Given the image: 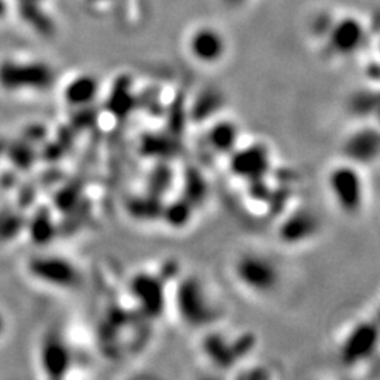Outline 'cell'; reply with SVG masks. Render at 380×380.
<instances>
[{
  "label": "cell",
  "instance_id": "1",
  "mask_svg": "<svg viewBox=\"0 0 380 380\" xmlns=\"http://www.w3.org/2000/svg\"><path fill=\"white\" fill-rule=\"evenodd\" d=\"M173 306L179 320L190 329H207L217 317L212 295L196 275H186L178 281Z\"/></svg>",
  "mask_w": 380,
  "mask_h": 380
},
{
  "label": "cell",
  "instance_id": "5",
  "mask_svg": "<svg viewBox=\"0 0 380 380\" xmlns=\"http://www.w3.org/2000/svg\"><path fill=\"white\" fill-rule=\"evenodd\" d=\"M128 295L145 317L158 320L164 316L168 290L165 281L159 275L148 271L134 274L128 282Z\"/></svg>",
  "mask_w": 380,
  "mask_h": 380
},
{
  "label": "cell",
  "instance_id": "2",
  "mask_svg": "<svg viewBox=\"0 0 380 380\" xmlns=\"http://www.w3.org/2000/svg\"><path fill=\"white\" fill-rule=\"evenodd\" d=\"M327 189L337 209L347 216H357L365 206L367 183L362 171L348 161L329 171Z\"/></svg>",
  "mask_w": 380,
  "mask_h": 380
},
{
  "label": "cell",
  "instance_id": "12",
  "mask_svg": "<svg viewBox=\"0 0 380 380\" xmlns=\"http://www.w3.org/2000/svg\"><path fill=\"white\" fill-rule=\"evenodd\" d=\"M364 39L362 25L354 18H345L344 21L334 25L331 31V45L338 54H351Z\"/></svg>",
  "mask_w": 380,
  "mask_h": 380
},
{
  "label": "cell",
  "instance_id": "14",
  "mask_svg": "<svg viewBox=\"0 0 380 380\" xmlns=\"http://www.w3.org/2000/svg\"><path fill=\"white\" fill-rule=\"evenodd\" d=\"M99 92V83L89 75H82L69 83L66 89V99L75 106L90 104Z\"/></svg>",
  "mask_w": 380,
  "mask_h": 380
},
{
  "label": "cell",
  "instance_id": "4",
  "mask_svg": "<svg viewBox=\"0 0 380 380\" xmlns=\"http://www.w3.org/2000/svg\"><path fill=\"white\" fill-rule=\"evenodd\" d=\"M227 158L230 173L247 183L266 179L274 164L269 145L261 141L240 144Z\"/></svg>",
  "mask_w": 380,
  "mask_h": 380
},
{
  "label": "cell",
  "instance_id": "16",
  "mask_svg": "<svg viewBox=\"0 0 380 380\" xmlns=\"http://www.w3.org/2000/svg\"><path fill=\"white\" fill-rule=\"evenodd\" d=\"M374 99H376V96ZM371 100L372 99H371V94L369 93H360V94H357V97L353 102V110L357 114L368 116L371 113Z\"/></svg>",
  "mask_w": 380,
  "mask_h": 380
},
{
  "label": "cell",
  "instance_id": "9",
  "mask_svg": "<svg viewBox=\"0 0 380 380\" xmlns=\"http://www.w3.org/2000/svg\"><path fill=\"white\" fill-rule=\"evenodd\" d=\"M379 131L371 125H362L350 133L343 144V152L348 162L362 168L371 165L379 157Z\"/></svg>",
  "mask_w": 380,
  "mask_h": 380
},
{
  "label": "cell",
  "instance_id": "13",
  "mask_svg": "<svg viewBox=\"0 0 380 380\" xmlns=\"http://www.w3.org/2000/svg\"><path fill=\"white\" fill-rule=\"evenodd\" d=\"M195 206L183 196L164 203L161 219L173 230H182L188 227L195 214Z\"/></svg>",
  "mask_w": 380,
  "mask_h": 380
},
{
  "label": "cell",
  "instance_id": "3",
  "mask_svg": "<svg viewBox=\"0 0 380 380\" xmlns=\"http://www.w3.org/2000/svg\"><path fill=\"white\" fill-rule=\"evenodd\" d=\"M235 281L250 293L266 296L279 288L281 269L269 257L259 252L240 255L233 268Z\"/></svg>",
  "mask_w": 380,
  "mask_h": 380
},
{
  "label": "cell",
  "instance_id": "15",
  "mask_svg": "<svg viewBox=\"0 0 380 380\" xmlns=\"http://www.w3.org/2000/svg\"><path fill=\"white\" fill-rule=\"evenodd\" d=\"M183 197L188 199L195 207H197L202 202H204L206 195H207V186L203 179V176L190 173L185 178L183 182Z\"/></svg>",
  "mask_w": 380,
  "mask_h": 380
},
{
  "label": "cell",
  "instance_id": "8",
  "mask_svg": "<svg viewBox=\"0 0 380 380\" xmlns=\"http://www.w3.org/2000/svg\"><path fill=\"white\" fill-rule=\"evenodd\" d=\"M321 230L319 214L310 207L292 210L278 226V238L288 247H300L314 240Z\"/></svg>",
  "mask_w": 380,
  "mask_h": 380
},
{
  "label": "cell",
  "instance_id": "10",
  "mask_svg": "<svg viewBox=\"0 0 380 380\" xmlns=\"http://www.w3.org/2000/svg\"><path fill=\"white\" fill-rule=\"evenodd\" d=\"M241 141V128L231 118H219L210 123L206 131V142L210 149L220 155L228 157Z\"/></svg>",
  "mask_w": 380,
  "mask_h": 380
},
{
  "label": "cell",
  "instance_id": "6",
  "mask_svg": "<svg viewBox=\"0 0 380 380\" xmlns=\"http://www.w3.org/2000/svg\"><path fill=\"white\" fill-rule=\"evenodd\" d=\"M379 347V329L371 320H362L348 330L340 345V360L348 368L369 362Z\"/></svg>",
  "mask_w": 380,
  "mask_h": 380
},
{
  "label": "cell",
  "instance_id": "17",
  "mask_svg": "<svg viewBox=\"0 0 380 380\" xmlns=\"http://www.w3.org/2000/svg\"><path fill=\"white\" fill-rule=\"evenodd\" d=\"M230 1H233V3H234V1H237V0H230Z\"/></svg>",
  "mask_w": 380,
  "mask_h": 380
},
{
  "label": "cell",
  "instance_id": "7",
  "mask_svg": "<svg viewBox=\"0 0 380 380\" xmlns=\"http://www.w3.org/2000/svg\"><path fill=\"white\" fill-rule=\"evenodd\" d=\"M252 348L251 336L230 340L219 331H209L202 340V353L219 369H231Z\"/></svg>",
  "mask_w": 380,
  "mask_h": 380
},
{
  "label": "cell",
  "instance_id": "11",
  "mask_svg": "<svg viewBox=\"0 0 380 380\" xmlns=\"http://www.w3.org/2000/svg\"><path fill=\"white\" fill-rule=\"evenodd\" d=\"M224 39L223 37L212 30L202 28L190 39L192 55L203 63H214L224 55Z\"/></svg>",
  "mask_w": 380,
  "mask_h": 380
}]
</instances>
